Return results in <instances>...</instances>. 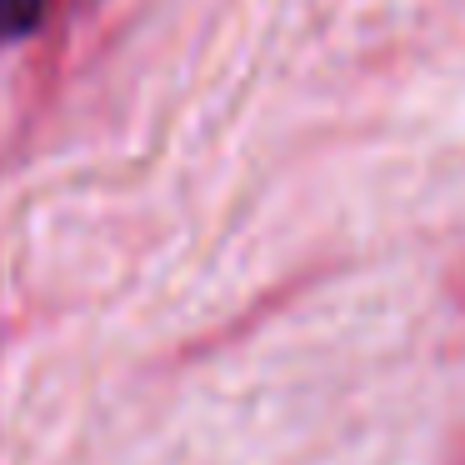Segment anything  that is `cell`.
<instances>
[{"label": "cell", "mask_w": 465, "mask_h": 465, "mask_svg": "<svg viewBox=\"0 0 465 465\" xmlns=\"http://www.w3.org/2000/svg\"><path fill=\"white\" fill-rule=\"evenodd\" d=\"M51 0H0V41H25L31 31H41Z\"/></svg>", "instance_id": "6da1fadb"}]
</instances>
